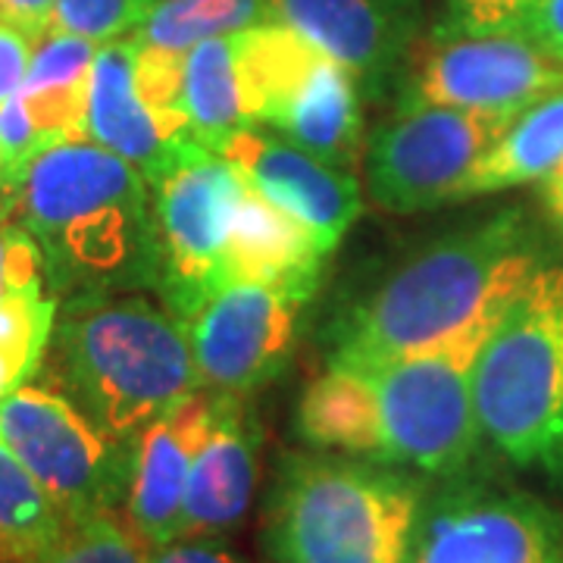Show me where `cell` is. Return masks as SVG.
Here are the masks:
<instances>
[{"mask_svg":"<svg viewBox=\"0 0 563 563\" xmlns=\"http://www.w3.org/2000/svg\"><path fill=\"white\" fill-rule=\"evenodd\" d=\"M213 417V391H195L144 426L132 451V479L122 517L147 548L179 536L181 504L195 457Z\"/></svg>","mask_w":563,"mask_h":563,"instance_id":"9a60e30c","label":"cell"},{"mask_svg":"<svg viewBox=\"0 0 563 563\" xmlns=\"http://www.w3.org/2000/svg\"><path fill=\"white\" fill-rule=\"evenodd\" d=\"M244 181L222 154L203 151L154 185L163 303L188 320L229 282L225 244Z\"/></svg>","mask_w":563,"mask_h":563,"instance_id":"30bf717a","label":"cell"},{"mask_svg":"<svg viewBox=\"0 0 563 563\" xmlns=\"http://www.w3.org/2000/svg\"><path fill=\"white\" fill-rule=\"evenodd\" d=\"M261 22H273L269 0H161L135 38L169 54H188L201 41L235 35Z\"/></svg>","mask_w":563,"mask_h":563,"instance_id":"cb8c5ba5","label":"cell"},{"mask_svg":"<svg viewBox=\"0 0 563 563\" xmlns=\"http://www.w3.org/2000/svg\"><path fill=\"white\" fill-rule=\"evenodd\" d=\"M35 44L38 41L32 38L25 29L0 16V103L10 101L22 88V81L29 76V66H32Z\"/></svg>","mask_w":563,"mask_h":563,"instance_id":"f546056e","label":"cell"},{"mask_svg":"<svg viewBox=\"0 0 563 563\" xmlns=\"http://www.w3.org/2000/svg\"><path fill=\"white\" fill-rule=\"evenodd\" d=\"M161 0H57L51 29L107 44L135 35Z\"/></svg>","mask_w":563,"mask_h":563,"instance_id":"4316f807","label":"cell"},{"mask_svg":"<svg viewBox=\"0 0 563 563\" xmlns=\"http://www.w3.org/2000/svg\"><path fill=\"white\" fill-rule=\"evenodd\" d=\"M320 161L354 173L363 161V103L357 76L322 54L263 122Z\"/></svg>","mask_w":563,"mask_h":563,"instance_id":"d6986e66","label":"cell"},{"mask_svg":"<svg viewBox=\"0 0 563 563\" xmlns=\"http://www.w3.org/2000/svg\"><path fill=\"white\" fill-rule=\"evenodd\" d=\"M85 139L132 163L154 188L181 163L203 154L191 135H181L141 101L135 91V41H107L95 54L88 81Z\"/></svg>","mask_w":563,"mask_h":563,"instance_id":"5bb4252c","label":"cell"},{"mask_svg":"<svg viewBox=\"0 0 563 563\" xmlns=\"http://www.w3.org/2000/svg\"><path fill=\"white\" fill-rule=\"evenodd\" d=\"M444 16L439 32H466V35H492V32H520L536 0H442Z\"/></svg>","mask_w":563,"mask_h":563,"instance_id":"f1b7e54d","label":"cell"},{"mask_svg":"<svg viewBox=\"0 0 563 563\" xmlns=\"http://www.w3.org/2000/svg\"><path fill=\"white\" fill-rule=\"evenodd\" d=\"M325 257L301 222L244 185L225 244L229 282L269 285L307 303L320 285Z\"/></svg>","mask_w":563,"mask_h":563,"instance_id":"ac0fdd59","label":"cell"},{"mask_svg":"<svg viewBox=\"0 0 563 563\" xmlns=\"http://www.w3.org/2000/svg\"><path fill=\"white\" fill-rule=\"evenodd\" d=\"M539 185H542V201L544 210H548V217H551L554 225L563 232V163L551 173V176H544Z\"/></svg>","mask_w":563,"mask_h":563,"instance_id":"836d02e7","label":"cell"},{"mask_svg":"<svg viewBox=\"0 0 563 563\" xmlns=\"http://www.w3.org/2000/svg\"><path fill=\"white\" fill-rule=\"evenodd\" d=\"M563 514L529 492L444 479L426 492L407 563H561Z\"/></svg>","mask_w":563,"mask_h":563,"instance_id":"9c48e42d","label":"cell"},{"mask_svg":"<svg viewBox=\"0 0 563 563\" xmlns=\"http://www.w3.org/2000/svg\"><path fill=\"white\" fill-rule=\"evenodd\" d=\"M488 335H470L388 363H329L298 404L313 451L404 466L426 479L470 476L483 448L473 366Z\"/></svg>","mask_w":563,"mask_h":563,"instance_id":"6da1fadb","label":"cell"},{"mask_svg":"<svg viewBox=\"0 0 563 563\" xmlns=\"http://www.w3.org/2000/svg\"><path fill=\"white\" fill-rule=\"evenodd\" d=\"M32 563H147V544L122 514L73 520Z\"/></svg>","mask_w":563,"mask_h":563,"instance_id":"484cf974","label":"cell"},{"mask_svg":"<svg viewBox=\"0 0 563 563\" xmlns=\"http://www.w3.org/2000/svg\"><path fill=\"white\" fill-rule=\"evenodd\" d=\"M261 426L244 398L213 391V417L195 457L176 539H222L247 514L257 485Z\"/></svg>","mask_w":563,"mask_h":563,"instance_id":"e0dca14e","label":"cell"},{"mask_svg":"<svg viewBox=\"0 0 563 563\" xmlns=\"http://www.w3.org/2000/svg\"><path fill=\"white\" fill-rule=\"evenodd\" d=\"M473 404L495 454L563 483V263L544 261L488 332Z\"/></svg>","mask_w":563,"mask_h":563,"instance_id":"8992f818","label":"cell"},{"mask_svg":"<svg viewBox=\"0 0 563 563\" xmlns=\"http://www.w3.org/2000/svg\"><path fill=\"white\" fill-rule=\"evenodd\" d=\"M47 357L63 395L125 442L203 388L179 317L132 291L69 298Z\"/></svg>","mask_w":563,"mask_h":563,"instance_id":"277c9868","label":"cell"},{"mask_svg":"<svg viewBox=\"0 0 563 563\" xmlns=\"http://www.w3.org/2000/svg\"><path fill=\"white\" fill-rule=\"evenodd\" d=\"M66 526V514L0 439V563H32Z\"/></svg>","mask_w":563,"mask_h":563,"instance_id":"603a6c76","label":"cell"},{"mask_svg":"<svg viewBox=\"0 0 563 563\" xmlns=\"http://www.w3.org/2000/svg\"><path fill=\"white\" fill-rule=\"evenodd\" d=\"M514 117L404 101L363 147L369 198L391 213L457 203L466 176Z\"/></svg>","mask_w":563,"mask_h":563,"instance_id":"ba28073f","label":"cell"},{"mask_svg":"<svg viewBox=\"0 0 563 563\" xmlns=\"http://www.w3.org/2000/svg\"><path fill=\"white\" fill-rule=\"evenodd\" d=\"M544 261L542 239L520 210L444 235L344 313L329 363L401 361L488 335Z\"/></svg>","mask_w":563,"mask_h":563,"instance_id":"7a4b0ae2","label":"cell"},{"mask_svg":"<svg viewBox=\"0 0 563 563\" xmlns=\"http://www.w3.org/2000/svg\"><path fill=\"white\" fill-rule=\"evenodd\" d=\"M181 110L201 147L220 154L222 144L251 125L235 79V35L207 38L185 54Z\"/></svg>","mask_w":563,"mask_h":563,"instance_id":"7402d4cb","label":"cell"},{"mask_svg":"<svg viewBox=\"0 0 563 563\" xmlns=\"http://www.w3.org/2000/svg\"><path fill=\"white\" fill-rule=\"evenodd\" d=\"M273 20L291 25L322 54L347 66L361 88L383 85L410 51L417 0H269Z\"/></svg>","mask_w":563,"mask_h":563,"instance_id":"2e32d148","label":"cell"},{"mask_svg":"<svg viewBox=\"0 0 563 563\" xmlns=\"http://www.w3.org/2000/svg\"><path fill=\"white\" fill-rule=\"evenodd\" d=\"M303 301L257 282H225L181 320L201 385L247 398L269 385L291 357Z\"/></svg>","mask_w":563,"mask_h":563,"instance_id":"7c38bea8","label":"cell"},{"mask_svg":"<svg viewBox=\"0 0 563 563\" xmlns=\"http://www.w3.org/2000/svg\"><path fill=\"white\" fill-rule=\"evenodd\" d=\"M426 485L391 463L285 454L263 510L269 563H407Z\"/></svg>","mask_w":563,"mask_h":563,"instance_id":"5b68a950","label":"cell"},{"mask_svg":"<svg viewBox=\"0 0 563 563\" xmlns=\"http://www.w3.org/2000/svg\"><path fill=\"white\" fill-rule=\"evenodd\" d=\"M44 288H20L0 298V354L16 366L22 383L38 373L54 332L57 301Z\"/></svg>","mask_w":563,"mask_h":563,"instance_id":"d4e9b609","label":"cell"},{"mask_svg":"<svg viewBox=\"0 0 563 563\" xmlns=\"http://www.w3.org/2000/svg\"><path fill=\"white\" fill-rule=\"evenodd\" d=\"M220 154L247 188L301 222L325 254L361 217L363 198L354 173L320 161L276 129L244 125L222 144Z\"/></svg>","mask_w":563,"mask_h":563,"instance_id":"4fadbf2b","label":"cell"},{"mask_svg":"<svg viewBox=\"0 0 563 563\" xmlns=\"http://www.w3.org/2000/svg\"><path fill=\"white\" fill-rule=\"evenodd\" d=\"M520 32L563 63V0H536Z\"/></svg>","mask_w":563,"mask_h":563,"instance_id":"1f68e13d","label":"cell"},{"mask_svg":"<svg viewBox=\"0 0 563 563\" xmlns=\"http://www.w3.org/2000/svg\"><path fill=\"white\" fill-rule=\"evenodd\" d=\"M0 439L69 523L125 507L135 442L103 432L57 388L32 379L13 388L0 404Z\"/></svg>","mask_w":563,"mask_h":563,"instance_id":"52a82bcc","label":"cell"},{"mask_svg":"<svg viewBox=\"0 0 563 563\" xmlns=\"http://www.w3.org/2000/svg\"><path fill=\"white\" fill-rule=\"evenodd\" d=\"M554 91H563V63L523 32L466 35L435 29V38L410 73L404 101L520 113Z\"/></svg>","mask_w":563,"mask_h":563,"instance_id":"8fae6325","label":"cell"},{"mask_svg":"<svg viewBox=\"0 0 563 563\" xmlns=\"http://www.w3.org/2000/svg\"><path fill=\"white\" fill-rule=\"evenodd\" d=\"M563 163V91L544 95L507 122L461 188V201L536 185Z\"/></svg>","mask_w":563,"mask_h":563,"instance_id":"44dd1931","label":"cell"},{"mask_svg":"<svg viewBox=\"0 0 563 563\" xmlns=\"http://www.w3.org/2000/svg\"><path fill=\"white\" fill-rule=\"evenodd\" d=\"M20 385H22V376L16 373V366L0 354V404H3V398H7L13 388H20Z\"/></svg>","mask_w":563,"mask_h":563,"instance_id":"e575fe53","label":"cell"},{"mask_svg":"<svg viewBox=\"0 0 563 563\" xmlns=\"http://www.w3.org/2000/svg\"><path fill=\"white\" fill-rule=\"evenodd\" d=\"M0 217H13L32 235L47 288L66 301L161 282L154 188L132 163L91 139L38 154L3 195Z\"/></svg>","mask_w":563,"mask_h":563,"instance_id":"3957f363","label":"cell"},{"mask_svg":"<svg viewBox=\"0 0 563 563\" xmlns=\"http://www.w3.org/2000/svg\"><path fill=\"white\" fill-rule=\"evenodd\" d=\"M47 151V141L29 120L20 91L10 101L0 103V195H10L32 161Z\"/></svg>","mask_w":563,"mask_h":563,"instance_id":"83f0119b","label":"cell"},{"mask_svg":"<svg viewBox=\"0 0 563 563\" xmlns=\"http://www.w3.org/2000/svg\"><path fill=\"white\" fill-rule=\"evenodd\" d=\"M561 563H563V561H561Z\"/></svg>","mask_w":563,"mask_h":563,"instance_id":"d590c367","label":"cell"},{"mask_svg":"<svg viewBox=\"0 0 563 563\" xmlns=\"http://www.w3.org/2000/svg\"><path fill=\"white\" fill-rule=\"evenodd\" d=\"M54 13H57V0H0V16L25 29L35 41L44 32H51Z\"/></svg>","mask_w":563,"mask_h":563,"instance_id":"d6a6232c","label":"cell"},{"mask_svg":"<svg viewBox=\"0 0 563 563\" xmlns=\"http://www.w3.org/2000/svg\"><path fill=\"white\" fill-rule=\"evenodd\" d=\"M98 47L101 44L63 29L44 32L35 44L20 98L29 110L32 125L47 141V147L85 139L88 81H91Z\"/></svg>","mask_w":563,"mask_h":563,"instance_id":"ffe728a7","label":"cell"},{"mask_svg":"<svg viewBox=\"0 0 563 563\" xmlns=\"http://www.w3.org/2000/svg\"><path fill=\"white\" fill-rule=\"evenodd\" d=\"M147 563H244L222 539H173L147 548Z\"/></svg>","mask_w":563,"mask_h":563,"instance_id":"4dcf8cb0","label":"cell"}]
</instances>
